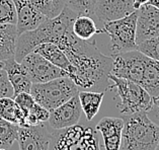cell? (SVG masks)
Segmentation results:
<instances>
[{
  "label": "cell",
  "instance_id": "4316f807",
  "mask_svg": "<svg viewBox=\"0 0 159 150\" xmlns=\"http://www.w3.org/2000/svg\"><path fill=\"white\" fill-rule=\"evenodd\" d=\"M137 50L151 59L159 61V37L145 40L137 45Z\"/></svg>",
  "mask_w": 159,
  "mask_h": 150
},
{
  "label": "cell",
  "instance_id": "44dd1931",
  "mask_svg": "<svg viewBox=\"0 0 159 150\" xmlns=\"http://www.w3.org/2000/svg\"><path fill=\"white\" fill-rule=\"evenodd\" d=\"M78 97L82 111L85 114L87 121H91L96 115L103 101L104 91L79 90Z\"/></svg>",
  "mask_w": 159,
  "mask_h": 150
},
{
  "label": "cell",
  "instance_id": "d6986e66",
  "mask_svg": "<svg viewBox=\"0 0 159 150\" xmlns=\"http://www.w3.org/2000/svg\"><path fill=\"white\" fill-rule=\"evenodd\" d=\"M29 111L22 110L13 98H0V117L4 120L19 127H25V119Z\"/></svg>",
  "mask_w": 159,
  "mask_h": 150
},
{
  "label": "cell",
  "instance_id": "4dcf8cb0",
  "mask_svg": "<svg viewBox=\"0 0 159 150\" xmlns=\"http://www.w3.org/2000/svg\"><path fill=\"white\" fill-rule=\"evenodd\" d=\"M146 113L150 120L159 127V97L153 98L152 106Z\"/></svg>",
  "mask_w": 159,
  "mask_h": 150
},
{
  "label": "cell",
  "instance_id": "6da1fadb",
  "mask_svg": "<svg viewBox=\"0 0 159 150\" xmlns=\"http://www.w3.org/2000/svg\"><path fill=\"white\" fill-rule=\"evenodd\" d=\"M57 46L71 64L68 73L79 90L104 91L110 87L112 58L103 55L94 43L78 39L73 30L66 33Z\"/></svg>",
  "mask_w": 159,
  "mask_h": 150
},
{
  "label": "cell",
  "instance_id": "d590c367",
  "mask_svg": "<svg viewBox=\"0 0 159 150\" xmlns=\"http://www.w3.org/2000/svg\"><path fill=\"white\" fill-rule=\"evenodd\" d=\"M0 150H7V149H4V148H0Z\"/></svg>",
  "mask_w": 159,
  "mask_h": 150
},
{
  "label": "cell",
  "instance_id": "d6a6232c",
  "mask_svg": "<svg viewBox=\"0 0 159 150\" xmlns=\"http://www.w3.org/2000/svg\"><path fill=\"white\" fill-rule=\"evenodd\" d=\"M148 3H150V4H152L154 6H156L157 8L159 9V0H149Z\"/></svg>",
  "mask_w": 159,
  "mask_h": 150
},
{
  "label": "cell",
  "instance_id": "30bf717a",
  "mask_svg": "<svg viewBox=\"0 0 159 150\" xmlns=\"http://www.w3.org/2000/svg\"><path fill=\"white\" fill-rule=\"evenodd\" d=\"M52 131L48 122L36 126L19 127L16 140L19 150H50Z\"/></svg>",
  "mask_w": 159,
  "mask_h": 150
},
{
  "label": "cell",
  "instance_id": "f1b7e54d",
  "mask_svg": "<svg viewBox=\"0 0 159 150\" xmlns=\"http://www.w3.org/2000/svg\"><path fill=\"white\" fill-rule=\"evenodd\" d=\"M13 88L7 77V73L4 69H1L0 70V98H13Z\"/></svg>",
  "mask_w": 159,
  "mask_h": 150
},
{
  "label": "cell",
  "instance_id": "277c9868",
  "mask_svg": "<svg viewBox=\"0 0 159 150\" xmlns=\"http://www.w3.org/2000/svg\"><path fill=\"white\" fill-rule=\"evenodd\" d=\"M30 92L39 105L51 111L78 94L79 89L70 77L64 76L47 82L33 83Z\"/></svg>",
  "mask_w": 159,
  "mask_h": 150
},
{
  "label": "cell",
  "instance_id": "f546056e",
  "mask_svg": "<svg viewBox=\"0 0 159 150\" xmlns=\"http://www.w3.org/2000/svg\"><path fill=\"white\" fill-rule=\"evenodd\" d=\"M13 98L15 102H16L22 110L28 111L30 107L36 103V101H34L33 95L30 94V92H20V93L14 95Z\"/></svg>",
  "mask_w": 159,
  "mask_h": 150
},
{
  "label": "cell",
  "instance_id": "836d02e7",
  "mask_svg": "<svg viewBox=\"0 0 159 150\" xmlns=\"http://www.w3.org/2000/svg\"><path fill=\"white\" fill-rule=\"evenodd\" d=\"M4 68V61H0V70Z\"/></svg>",
  "mask_w": 159,
  "mask_h": 150
},
{
  "label": "cell",
  "instance_id": "484cf974",
  "mask_svg": "<svg viewBox=\"0 0 159 150\" xmlns=\"http://www.w3.org/2000/svg\"><path fill=\"white\" fill-rule=\"evenodd\" d=\"M16 25V11L12 0H0V25Z\"/></svg>",
  "mask_w": 159,
  "mask_h": 150
},
{
  "label": "cell",
  "instance_id": "9c48e42d",
  "mask_svg": "<svg viewBox=\"0 0 159 150\" xmlns=\"http://www.w3.org/2000/svg\"><path fill=\"white\" fill-rule=\"evenodd\" d=\"M20 63L28 72L33 83H43L68 76V73L65 70L54 65L36 52L28 54Z\"/></svg>",
  "mask_w": 159,
  "mask_h": 150
},
{
  "label": "cell",
  "instance_id": "3957f363",
  "mask_svg": "<svg viewBox=\"0 0 159 150\" xmlns=\"http://www.w3.org/2000/svg\"><path fill=\"white\" fill-rule=\"evenodd\" d=\"M124 128L120 150H155L159 143V127L146 111L123 115Z\"/></svg>",
  "mask_w": 159,
  "mask_h": 150
},
{
  "label": "cell",
  "instance_id": "8992f818",
  "mask_svg": "<svg viewBox=\"0 0 159 150\" xmlns=\"http://www.w3.org/2000/svg\"><path fill=\"white\" fill-rule=\"evenodd\" d=\"M138 11L120 18L107 21L100 29V34H107L111 39V56L120 53L137 50L136 29H137Z\"/></svg>",
  "mask_w": 159,
  "mask_h": 150
},
{
  "label": "cell",
  "instance_id": "83f0119b",
  "mask_svg": "<svg viewBox=\"0 0 159 150\" xmlns=\"http://www.w3.org/2000/svg\"><path fill=\"white\" fill-rule=\"evenodd\" d=\"M32 5L48 18H53L58 15L53 0H29Z\"/></svg>",
  "mask_w": 159,
  "mask_h": 150
},
{
  "label": "cell",
  "instance_id": "5b68a950",
  "mask_svg": "<svg viewBox=\"0 0 159 150\" xmlns=\"http://www.w3.org/2000/svg\"><path fill=\"white\" fill-rule=\"evenodd\" d=\"M110 80L112 82V86H110V88H116L121 98V102L117 107L122 115L147 111L152 106L153 98L140 84L111 74Z\"/></svg>",
  "mask_w": 159,
  "mask_h": 150
},
{
  "label": "cell",
  "instance_id": "ffe728a7",
  "mask_svg": "<svg viewBox=\"0 0 159 150\" xmlns=\"http://www.w3.org/2000/svg\"><path fill=\"white\" fill-rule=\"evenodd\" d=\"M140 85L152 98L159 97V61L148 57Z\"/></svg>",
  "mask_w": 159,
  "mask_h": 150
},
{
  "label": "cell",
  "instance_id": "52a82bcc",
  "mask_svg": "<svg viewBox=\"0 0 159 150\" xmlns=\"http://www.w3.org/2000/svg\"><path fill=\"white\" fill-rule=\"evenodd\" d=\"M50 150H100L95 131L82 126L53 130Z\"/></svg>",
  "mask_w": 159,
  "mask_h": 150
},
{
  "label": "cell",
  "instance_id": "cb8c5ba5",
  "mask_svg": "<svg viewBox=\"0 0 159 150\" xmlns=\"http://www.w3.org/2000/svg\"><path fill=\"white\" fill-rule=\"evenodd\" d=\"M49 117L50 111L36 102V103L29 110V114L25 119V127L47 123Z\"/></svg>",
  "mask_w": 159,
  "mask_h": 150
},
{
  "label": "cell",
  "instance_id": "2e32d148",
  "mask_svg": "<svg viewBox=\"0 0 159 150\" xmlns=\"http://www.w3.org/2000/svg\"><path fill=\"white\" fill-rule=\"evenodd\" d=\"M3 69L6 71L7 77L12 85L14 95L20 93V92L30 91V87L33 85L32 80H30L28 72L21 65V63L17 62L14 59V57L4 61V68Z\"/></svg>",
  "mask_w": 159,
  "mask_h": 150
},
{
  "label": "cell",
  "instance_id": "8fae6325",
  "mask_svg": "<svg viewBox=\"0 0 159 150\" xmlns=\"http://www.w3.org/2000/svg\"><path fill=\"white\" fill-rule=\"evenodd\" d=\"M79 97L76 94L63 105L50 111L48 124L53 130H60L77 125L82 115Z\"/></svg>",
  "mask_w": 159,
  "mask_h": 150
},
{
  "label": "cell",
  "instance_id": "ac0fdd59",
  "mask_svg": "<svg viewBox=\"0 0 159 150\" xmlns=\"http://www.w3.org/2000/svg\"><path fill=\"white\" fill-rule=\"evenodd\" d=\"M34 52L40 54L44 58H46L48 61H50V62L56 65L59 68L63 69L67 73L70 72L71 64L69 62L67 56L65 55V53L56 44L53 43L41 44L34 48Z\"/></svg>",
  "mask_w": 159,
  "mask_h": 150
},
{
  "label": "cell",
  "instance_id": "7c38bea8",
  "mask_svg": "<svg viewBox=\"0 0 159 150\" xmlns=\"http://www.w3.org/2000/svg\"><path fill=\"white\" fill-rule=\"evenodd\" d=\"M137 15L136 43L159 37V9L150 3L141 6Z\"/></svg>",
  "mask_w": 159,
  "mask_h": 150
},
{
  "label": "cell",
  "instance_id": "9a60e30c",
  "mask_svg": "<svg viewBox=\"0 0 159 150\" xmlns=\"http://www.w3.org/2000/svg\"><path fill=\"white\" fill-rule=\"evenodd\" d=\"M124 128L123 118L104 117L96 125L95 130L102 134L106 150H120Z\"/></svg>",
  "mask_w": 159,
  "mask_h": 150
},
{
  "label": "cell",
  "instance_id": "ba28073f",
  "mask_svg": "<svg viewBox=\"0 0 159 150\" xmlns=\"http://www.w3.org/2000/svg\"><path fill=\"white\" fill-rule=\"evenodd\" d=\"M112 58L111 75L140 84L148 57L138 50L120 53Z\"/></svg>",
  "mask_w": 159,
  "mask_h": 150
},
{
  "label": "cell",
  "instance_id": "d4e9b609",
  "mask_svg": "<svg viewBox=\"0 0 159 150\" xmlns=\"http://www.w3.org/2000/svg\"><path fill=\"white\" fill-rule=\"evenodd\" d=\"M65 6L75 11L78 15L91 16L94 13L96 0H64Z\"/></svg>",
  "mask_w": 159,
  "mask_h": 150
},
{
  "label": "cell",
  "instance_id": "7402d4cb",
  "mask_svg": "<svg viewBox=\"0 0 159 150\" xmlns=\"http://www.w3.org/2000/svg\"><path fill=\"white\" fill-rule=\"evenodd\" d=\"M73 34L80 40L89 41L94 34H100V30H98L94 20L88 15H78L72 25Z\"/></svg>",
  "mask_w": 159,
  "mask_h": 150
},
{
  "label": "cell",
  "instance_id": "e575fe53",
  "mask_svg": "<svg viewBox=\"0 0 159 150\" xmlns=\"http://www.w3.org/2000/svg\"><path fill=\"white\" fill-rule=\"evenodd\" d=\"M155 150H159V143H158V145H157V147H156V149Z\"/></svg>",
  "mask_w": 159,
  "mask_h": 150
},
{
  "label": "cell",
  "instance_id": "e0dca14e",
  "mask_svg": "<svg viewBox=\"0 0 159 150\" xmlns=\"http://www.w3.org/2000/svg\"><path fill=\"white\" fill-rule=\"evenodd\" d=\"M17 37L15 25H0V61L14 57Z\"/></svg>",
  "mask_w": 159,
  "mask_h": 150
},
{
  "label": "cell",
  "instance_id": "603a6c76",
  "mask_svg": "<svg viewBox=\"0 0 159 150\" xmlns=\"http://www.w3.org/2000/svg\"><path fill=\"white\" fill-rule=\"evenodd\" d=\"M19 126L0 117V148L8 149L17 140Z\"/></svg>",
  "mask_w": 159,
  "mask_h": 150
},
{
  "label": "cell",
  "instance_id": "7a4b0ae2",
  "mask_svg": "<svg viewBox=\"0 0 159 150\" xmlns=\"http://www.w3.org/2000/svg\"><path fill=\"white\" fill-rule=\"evenodd\" d=\"M78 16L75 11L64 6L63 10L53 18H47L44 22L30 32H25L19 34L16 40L14 59L20 63L21 60L34 52L37 46L44 43L56 44L61 40V38L72 30L73 22Z\"/></svg>",
  "mask_w": 159,
  "mask_h": 150
},
{
  "label": "cell",
  "instance_id": "1f68e13d",
  "mask_svg": "<svg viewBox=\"0 0 159 150\" xmlns=\"http://www.w3.org/2000/svg\"><path fill=\"white\" fill-rule=\"evenodd\" d=\"M148 2H149V0H134V8L136 10H138L141 6L147 4Z\"/></svg>",
  "mask_w": 159,
  "mask_h": 150
},
{
  "label": "cell",
  "instance_id": "4fadbf2b",
  "mask_svg": "<svg viewBox=\"0 0 159 150\" xmlns=\"http://www.w3.org/2000/svg\"><path fill=\"white\" fill-rule=\"evenodd\" d=\"M134 0H96L93 15L100 25L134 12Z\"/></svg>",
  "mask_w": 159,
  "mask_h": 150
},
{
  "label": "cell",
  "instance_id": "5bb4252c",
  "mask_svg": "<svg viewBox=\"0 0 159 150\" xmlns=\"http://www.w3.org/2000/svg\"><path fill=\"white\" fill-rule=\"evenodd\" d=\"M16 11V30L18 36L25 32L37 29L47 16L32 5L29 0H12Z\"/></svg>",
  "mask_w": 159,
  "mask_h": 150
}]
</instances>
